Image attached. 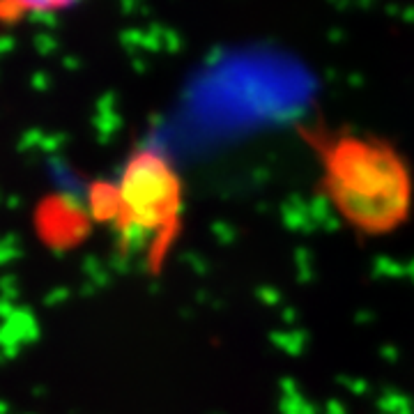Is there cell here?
I'll return each mask as SVG.
<instances>
[{
	"mask_svg": "<svg viewBox=\"0 0 414 414\" xmlns=\"http://www.w3.org/2000/svg\"><path fill=\"white\" fill-rule=\"evenodd\" d=\"M299 138L318 164L320 196L350 230L376 240L408 223L414 177L396 145L373 134L327 124H304Z\"/></svg>",
	"mask_w": 414,
	"mask_h": 414,
	"instance_id": "obj_1",
	"label": "cell"
},
{
	"mask_svg": "<svg viewBox=\"0 0 414 414\" xmlns=\"http://www.w3.org/2000/svg\"><path fill=\"white\" fill-rule=\"evenodd\" d=\"M182 180L166 154L141 147L124 161L108 201V216L120 230L124 246H164L173 238L182 212Z\"/></svg>",
	"mask_w": 414,
	"mask_h": 414,
	"instance_id": "obj_2",
	"label": "cell"
},
{
	"mask_svg": "<svg viewBox=\"0 0 414 414\" xmlns=\"http://www.w3.org/2000/svg\"><path fill=\"white\" fill-rule=\"evenodd\" d=\"M78 0H0V26H14L26 18L48 16L76 5Z\"/></svg>",
	"mask_w": 414,
	"mask_h": 414,
	"instance_id": "obj_3",
	"label": "cell"
}]
</instances>
